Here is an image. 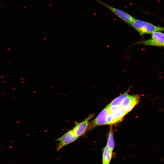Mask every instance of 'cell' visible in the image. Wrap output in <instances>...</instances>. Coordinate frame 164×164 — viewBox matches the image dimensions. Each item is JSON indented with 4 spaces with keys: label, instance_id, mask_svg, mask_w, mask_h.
I'll list each match as a JSON object with an SVG mask.
<instances>
[{
    "label": "cell",
    "instance_id": "1",
    "mask_svg": "<svg viewBox=\"0 0 164 164\" xmlns=\"http://www.w3.org/2000/svg\"><path fill=\"white\" fill-rule=\"evenodd\" d=\"M141 36L155 31H164V27L155 26L147 22L135 19L131 25Z\"/></svg>",
    "mask_w": 164,
    "mask_h": 164
},
{
    "label": "cell",
    "instance_id": "2",
    "mask_svg": "<svg viewBox=\"0 0 164 164\" xmlns=\"http://www.w3.org/2000/svg\"><path fill=\"white\" fill-rule=\"evenodd\" d=\"M111 11L115 15L126 23L131 25L135 18L126 12L111 6L100 0H95Z\"/></svg>",
    "mask_w": 164,
    "mask_h": 164
},
{
    "label": "cell",
    "instance_id": "3",
    "mask_svg": "<svg viewBox=\"0 0 164 164\" xmlns=\"http://www.w3.org/2000/svg\"><path fill=\"white\" fill-rule=\"evenodd\" d=\"M136 44L164 47V34L159 31L155 32L152 33L151 39L139 41L134 44Z\"/></svg>",
    "mask_w": 164,
    "mask_h": 164
},
{
    "label": "cell",
    "instance_id": "4",
    "mask_svg": "<svg viewBox=\"0 0 164 164\" xmlns=\"http://www.w3.org/2000/svg\"><path fill=\"white\" fill-rule=\"evenodd\" d=\"M78 138V137L73 134L71 130H69L56 140L58 142L57 150H60L63 147L74 142Z\"/></svg>",
    "mask_w": 164,
    "mask_h": 164
},
{
    "label": "cell",
    "instance_id": "5",
    "mask_svg": "<svg viewBox=\"0 0 164 164\" xmlns=\"http://www.w3.org/2000/svg\"><path fill=\"white\" fill-rule=\"evenodd\" d=\"M128 113L120 106L114 112L109 113L106 118V124L112 125L122 120L124 116Z\"/></svg>",
    "mask_w": 164,
    "mask_h": 164
},
{
    "label": "cell",
    "instance_id": "6",
    "mask_svg": "<svg viewBox=\"0 0 164 164\" xmlns=\"http://www.w3.org/2000/svg\"><path fill=\"white\" fill-rule=\"evenodd\" d=\"M140 101V97L137 95H128L123 100L121 107L128 113Z\"/></svg>",
    "mask_w": 164,
    "mask_h": 164
},
{
    "label": "cell",
    "instance_id": "7",
    "mask_svg": "<svg viewBox=\"0 0 164 164\" xmlns=\"http://www.w3.org/2000/svg\"><path fill=\"white\" fill-rule=\"evenodd\" d=\"M92 117L93 115H91L83 121L76 123L71 129L73 134L78 138L83 135L88 129L89 121Z\"/></svg>",
    "mask_w": 164,
    "mask_h": 164
},
{
    "label": "cell",
    "instance_id": "8",
    "mask_svg": "<svg viewBox=\"0 0 164 164\" xmlns=\"http://www.w3.org/2000/svg\"><path fill=\"white\" fill-rule=\"evenodd\" d=\"M108 105L98 115L96 118L92 121L88 129H91L95 127L106 124V118L109 114Z\"/></svg>",
    "mask_w": 164,
    "mask_h": 164
},
{
    "label": "cell",
    "instance_id": "9",
    "mask_svg": "<svg viewBox=\"0 0 164 164\" xmlns=\"http://www.w3.org/2000/svg\"><path fill=\"white\" fill-rule=\"evenodd\" d=\"M112 152L107 145L104 148L102 155V164H110L113 156Z\"/></svg>",
    "mask_w": 164,
    "mask_h": 164
},
{
    "label": "cell",
    "instance_id": "10",
    "mask_svg": "<svg viewBox=\"0 0 164 164\" xmlns=\"http://www.w3.org/2000/svg\"><path fill=\"white\" fill-rule=\"evenodd\" d=\"M106 145L112 152H113L114 147V142L113 137V130L112 127L110 128L108 132Z\"/></svg>",
    "mask_w": 164,
    "mask_h": 164
},
{
    "label": "cell",
    "instance_id": "11",
    "mask_svg": "<svg viewBox=\"0 0 164 164\" xmlns=\"http://www.w3.org/2000/svg\"><path fill=\"white\" fill-rule=\"evenodd\" d=\"M127 91L114 99L109 104L110 106H121V103L125 98L128 96Z\"/></svg>",
    "mask_w": 164,
    "mask_h": 164
}]
</instances>
